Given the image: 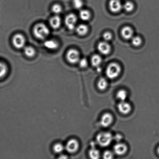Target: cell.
<instances>
[{
    "label": "cell",
    "instance_id": "cb8c5ba5",
    "mask_svg": "<svg viewBox=\"0 0 159 159\" xmlns=\"http://www.w3.org/2000/svg\"><path fill=\"white\" fill-rule=\"evenodd\" d=\"M7 66L5 64L0 62V79L5 77L7 72Z\"/></svg>",
    "mask_w": 159,
    "mask_h": 159
},
{
    "label": "cell",
    "instance_id": "6da1fadb",
    "mask_svg": "<svg viewBox=\"0 0 159 159\" xmlns=\"http://www.w3.org/2000/svg\"><path fill=\"white\" fill-rule=\"evenodd\" d=\"M33 33L35 37L38 39L42 40L48 37L50 31L45 24L40 23L35 26L33 28Z\"/></svg>",
    "mask_w": 159,
    "mask_h": 159
},
{
    "label": "cell",
    "instance_id": "52a82bcc",
    "mask_svg": "<svg viewBox=\"0 0 159 159\" xmlns=\"http://www.w3.org/2000/svg\"><path fill=\"white\" fill-rule=\"evenodd\" d=\"M77 21V17L74 14H69L65 17V24L68 29L73 30L75 28Z\"/></svg>",
    "mask_w": 159,
    "mask_h": 159
},
{
    "label": "cell",
    "instance_id": "30bf717a",
    "mask_svg": "<svg viewBox=\"0 0 159 159\" xmlns=\"http://www.w3.org/2000/svg\"><path fill=\"white\" fill-rule=\"evenodd\" d=\"M97 49L101 54L107 55L111 51V47L106 41L101 42L98 45Z\"/></svg>",
    "mask_w": 159,
    "mask_h": 159
},
{
    "label": "cell",
    "instance_id": "83f0119b",
    "mask_svg": "<svg viewBox=\"0 0 159 159\" xmlns=\"http://www.w3.org/2000/svg\"><path fill=\"white\" fill-rule=\"evenodd\" d=\"M73 5L75 8L79 10L82 8L83 5V2L82 0H73Z\"/></svg>",
    "mask_w": 159,
    "mask_h": 159
},
{
    "label": "cell",
    "instance_id": "2e32d148",
    "mask_svg": "<svg viewBox=\"0 0 159 159\" xmlns=\"http://www.w3.org/2000/svg\"><path fill=\"white\" fill-rule=\"evenodd\" d=\"M88 31V28L85 24H80L76 28V31L79 36H84L87 34Z\"/></svg>",
    "mask_w": 159,
    "mask_h": 159
},
{
    "label": "cell",
    "instance_id": "7c38bea8",
    "mask_svg": "<svg viewBox=\"0 0 159 159\" xmlns=\"http://www.w3.org/2000/svg\"><path fill=\"white\" fill-rule=\"evenodd\" d=\"M119 111L122 114L126 115L131 111V107L129 103L125 101H120L118 105Z\"/></svg>",
    "mask_w": 159,
    "mask_h": 159
},
{
    "label": "cell",
    "instance_id": "d6a6232c",
    "mask_svg": "<svg viewBox=\"0 0 159 159\" xmlns=\"http://www.w3.org/2000/svg\"><path fill=\"white\" fill-rule=\"evenodd\" d=\"M157 153H158V154H159V147L158 148H157Z\"/></svg>",
    "mask_w": 159,
    "mask_h": 159
},
{
    "label": "cell",
    "instance_id": "ba28073f",
    "mask_svg": "<svg viewBox=\"0 0 159 159\" xmlns=\"http://www.w3.org/2000/svg\"><path fill=\"white\" fill-rule=\"evenodd\" d=\"M108 6L110 10L114 13H118L123 8V5L120 0H110Z\"/></svg>",
    "mask_w": 159,
    "mask_h": 159
},
{
    "label": "cell",
    "instance_id": "9c48e42d",
    "mask_svg": "<svg viewBox=\"0 0 159 159\" xmlns=\"http://www.w3.org/2000/svg\"><path fill=\"white\" fill-rule=\"evenodd\" d=\"M113 117L112 115L109 113H105L101 118L100 123L101 125L104 127L109 126L113 122Z\"/></svg>",
    "mask_w": 159,
    "mask_h": 159
},
{
    "label": "cell",
    "instance_id": "d4e9b609",
    "mask_svg": "<svg viewBox=\"0 0 159 159\" xmlns=\"http://www.w3.org/2000/svg\"><path fill=\"white\" fill-rule=\"evenodd\" d=\"M123 8L127 12L132 11L134 8V4L130 1H127L123 5Z\"/></svg>",
    "mask_w": 159,
    "mask_h": 159
},
{
    "label": "cell",
    "instance_id": "d6986e66",
    "mask_svg": "<svg viewBox=\"0 0 159 159\" xmlns=\"http://www.w3.org/2000/svg\"><path fill=\"white\" fill-rule=\"evenodd\" d=\"M108 82L106 79L104 78H100L97 83L98 87L101 90H105L108 87Z\"/></svg>",
    "mask_w": 159,
    "mask_h": 159
},
{
    "label": "cell",
    "instance_id": "e0dca14e",
    "mask_svg": "<svg viewBox=\"0 0 159 159\" xmlns=\"http://www.w3.org/2000/svg\"><path fill=\"white\" fill-rule=\"evenodd\" d=\"M65 149V146L60 142H57L53 145V150L56 154H60Z\"/></svg>",
    "mask_w": 159,
    "mask_h": 159
},
{
    "label": "cell",
    "instance_id": "8992f818",
    "mask_svg": "<svg viewBox=\"0 0 159 159\" xmlns=\"http://www.w3.org/2000/svg\"><path fill=\"white\" fill-rule=\"evenodd\" d=\"M66 58L70 63L75 64L80 60V54L77 50L70 49L67 52Z\"/></svg>",
    "mask_w": 159,
    "mask_h": 159
},
{
    "label": "cell",
    "instance_id": "f1b7e54d",
    "mask_svg": "<svg viewBox=\"0 0 159 159\" xmlns=\"http://www.w3.org/2000/svg\"><path fill=\"white\" fill-rule=\"evenodd\" d=\"M104 158L105 159H112L114 157V153L110 151H106L104 153Z\"/></svg>",
    "mask_w": 159,
    "mask_h": 159
},
{
    "label": "cell",
    "instance_id": "7a4b0ae2",
    "mask_svg": "<svg viewBox=\"0 0 159 159\" xmlns=\"http://www.w3.org/2000/svg\"><path fill=\"white\" fill-rule=\"evenodd\" d=\"M113 137L112 135L108 132H102L97 136V141L100 146L105 147L111 144Z\"/></svg>",
    "mask_w": 159,
    "mask_h": 159
},
{
    "label": "cell",
    "instance_id": "9a60e30c",
    "mask_svg": "<svg viewBox=\"0 0 159 159\" xmlns=\"http://www.w3.org/2000/svg\"><path fill=\"white\" fill-rule=\"evenodd\" d=\"M44 45L46 48L50 50L56 49L59 46L57 42L53 40H46L44 42Z\"/></svg>",
    "mask_w": 159,
    "mask_h": 159
},
{
    "label": "cell",
    "instance_id": "277c9868",
    "mask_svg": "<svg viewBox=\"0 0 159 159\" xmlns=\"http://www.w3.org/2000/svg\"><path fill=\"white\" fill-rule=\"evenodd\" d=\"M65 150L71 154L75 153L78 150L79 143L78 141L75 139H71L67 142L65 145Z\"/></svg>",
    "mask_w": 159,
    "mask_h": 159
},
{
    "label": "cell",
    "instance_id": "4fadbf2b",
    "mask_svg": "<svg viewBox=\"0 0 159 159\" xmlns=\"http://www.w3.org/2000/svg\"><path fill=\"white\" fill-rule=\"evenodd\" d=\"M122 37L126 40H129L134 37V31L132 29L129 27H124L121 30Z\"/></svg>",
    "mask_w": 159,
    "mask_h": 159
},
{
    "label": "cell",
    "instance_id": "44dd1931",
    "mask_svg": "<svg viewBox=\"0 0 159 159\" xmlns=\"http://www.w3.org/2000/svg\"><path fill=\"white\" fill-rule=\"evenodd\" d=\"M79 15L81 19L85 21L88 20L91 17L90 12L86 10H81Z\"/></svg>",
    "mask_w": 159,
    "mask_h": 159
},
{
    "label": "cell",
    "instance_id": "8fae6325",
    "mask_svg": "<svg viewBox=\"0 0 159 159\" xmlns=\"http://www.w3.org/2000/svg\"><path fill=\"white\" fill-rule=\"evenodd\" d=\"M114 152L117 155L121 156L126 153L128 150V147L125 144L118 143L114 146Z\"/></svg>",
    "mask_w": 159,
    "mask_h": 159
},
{
    "label": "cell",
    "instance_id": "484cf974",
    "mask_svg": "<svg viewBox=\"0 0 159 159\" xmlns=\"http://www.w3.org/2000/svg\"><path fill=\"white\" fill-rule=\"evenodd\" d=\"M131 43L135 47H138L141 44L142 40L141 38L139 36H135L131 38Z\"/></svg>",
    "mask_w": 159,
    "mask_h": 159
},
{
    "label": "cell",
    "instance_id": "4dcf8cb0",
    "mask_svg": "<svg viewBox=\"0 0 159 159\" xmlns=\"http://www.w3.org/2000/svg\"><path fill=\"white\" fill-rule=\"evenodd\" d=\"M79 66L82 68H85L88 66V61L85 58L80 59L79 61Z\"/></svg>",
    "mask_w": 159,
    "mask_h": 159
},
{
    "label": "cell",
    "instance_id": "f546056e",
    "mask_svg": "<svg viewBox=\"0 0 159 159\" xmlns=\"http://www.w3.org/2000/svg\"><path fill=\"white\" fill-rule=\"evenodd\" d=\"M103 37L105 41L108 42L111 40L113 36L109 32H105L103 34Z\"/></svg>",
    "mask_w": 159,
    "mask_h": 159
},
{
    "label": "cell",
    "instance_id": "4316f807",
    "mask_svg": "<svg viewBox=\"0 0 159 159\" xmlns=\"http://www.w3.org/2000/svg\"><path fill=\"white\" fill-rule=\"evenodd\" d=\"M51 10L53 13L58 15L62 12V7L59 4H55L52 7Z\"/></svg>",
    "mask_w": 159,
    "mask_h": 159
},
{
    "label": "cell",
    "instance_id": "ac0fdd59",
    "mask_svg": "<svg viewBox=\"0 0 159 159\" xmlns=\"http://www.w3.org/2000/svg\"><path fill=\"white\" fill-rule=\"evenodd\" d=\"M102 59L100 56L95 54L91 57V63L92 65L95 67H98L101 63Z\"/></svg>",
    "mask_w": 159,
    "mask_h": 159
},
{
    "label": "cell",
    "instance_id": "5bb4252c",
    "mask_svg": "<svg viewBox=\"0 0 159 159\" xmlns=\"http://www.w3.org/2000/svg\"><path fill=\"white\" fill-rule=\"evenodd\" d=\"M50 26L53 29H57L60 27L61 24L60 18L55 15L50 19L49 22Z\"/></svg>",
    "mask_w": 159,
    "mask_h": 159
},
{
    "label": "cell",
    "instance_id": "5b68a950",
    "mask_svg": "<svg viewBox=\"0 0 159 159\" xmlns=\"http://www.w3.org/2000/svg\"><path fill=\"white\" fill-rule=\"evenodd\" d=\"M12 43L14 46L17 49H21L25 46V37L21 34H15L12 38Z\"/></svg>",
    "mask_w": 159,
    "mask_h": 159
},
{
    "label": "cell",
    "instance_id": "603a6c76",
    "mask_svg": "<svg viewBox=\"0 0 159 159\" xmlns=\"http://www.w3.org/2000/svg\"><path fill=\"white\" fill-rule=\"evenodd\" d=\"M127 92L126 90L122 89L117 92V99L121 101H125L127 97Z\"/></svg>",
    "mask_w": 159,
    "mask_h": 159
},
{
    "label": "cell",
    "instance_id": "1f68e13d",
    "mask_svg": "<svg viewBox=\"0 0 159 159\" xmlns=\"http://www.w3.org/2000/svg\"><path fill=\"white\" fill-rule=\"evenodd\" d=\"M60 158H64V159H65V158H67V156H66L65 155H61L60 156Z\"/></svg>",
    "mask_w": 159,
    "mask_h": 159
},
{
    "label": "cell",
    "instance_id": "ffe728a7",
    "mask_svg": "<svg viewBox=\"0 0 159 159\" xmlns=\"http://www.w3.org/2000/svg\"><path fill=\"white\" fill-rule=\"evenodd\" d=\"M24 53L27 56L31 57L34 56L36 54V51L34 48L31 46H27L24 48Z\"/></svg>",
    "mask_w": 159,
    "mask_h": 159
},
{
    "label": "cell",
    "instance_id": "3957f363",
    "mask_svg": "<svg viewBox=\"0 0 159 159\" xmlns=\"http://www.w3.org/2000/svg\"><path fill=\"white\" fill-rule=\"evenodd\" d=\"M121 72V68L118 64L115 63H110L107 68L106 74L110 79L117 78Z\"/></svg>",
    "mask_w": 159,
    "mask_h": 159
},
{
    "label": "cell",
    "instance_id": "7402d4cb",
    "mask_svg": "<svg viewBox=\"0 0 159 159\" xmlns=\"http://www.w3.org/2000/svg\"><path fill=\"white\" fill-rule=\"evenodd\" d=\"M89 154L91 159H97L100 157V152L95 148H93L90 150Z\"/></svg>",
    "mask_w": 159,
    "mask_h": 159
}]
</instances>
